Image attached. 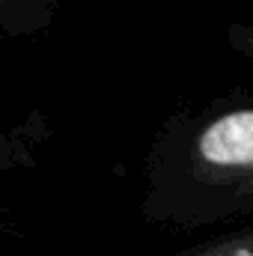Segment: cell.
I'll return each instance as SVG.
<instances>
[{
	"mask_svg": "<svg viewBox=\"0 0 253 256\" xmlns=\"http://www.w3.org/2000/svg\"><path fill=\"white\" fill-rule=\"evenodd\" d=\"M200 155L220 167L253 164V110H236L214 120L200 137Z\"/></svg>",
	"mask_w": 253,
	"mask_h": 256,
	"instance_id": "obj_1",
	"label": "cell"
}]
</instances>
